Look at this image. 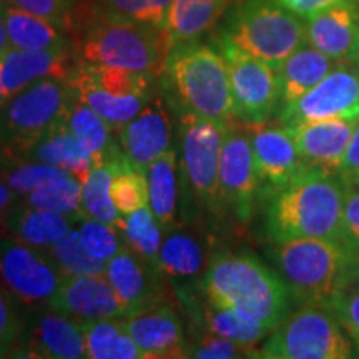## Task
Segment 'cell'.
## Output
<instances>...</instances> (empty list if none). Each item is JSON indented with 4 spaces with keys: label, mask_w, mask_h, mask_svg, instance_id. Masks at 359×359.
I'll list each match as a JSON object with an SVG mask.
<instances>
[{
    "label": "cell",
    "mask_w": 359,
    "mask_h": 359,
    "mask_svg": "<svg viewBox=\"0 0 359 359\" xmlns=\"http://www.w3.org/2000/svg\"><path fill=\"white\" fill-rule=\"evenodd\" d=\"M354 275H356V280L359 281V253L354 257Z\"/></svg>",
    "instance_id": "816d5d0a"
},
{
    "label": "cell",
    "mask_w": 359,
    "mask_h": 359,
    "mask_svg": "<svg viewBox=\"0 0 359 359\" xmlns=\"http://www.w3.org/2000/svg\"><path fill=\"white\" fill-rule=\"evenodd\" d=\"M218 47L226 60L235 116L246 125L268 122L280 102L278 70L241 50L223 35Z\"/></svg>",
    "instance_id": "7c38bea8"
},
{
    "label": "cell",
    "mask_w": 359,
    "mask_h": 359,
    "mask_svg": "<svg viewBox=\"0 0 359 359\" xmlns=\"http://www.w3.org/2000/svg\"><path fill=\"white\" fill-rule=\"evenodd\" d=\"M4 103H6V98H4V93H2V88H0V110H2Z\"/></svg>",
    "instance_id": "11a10c76"
},
{
    "label": "cell",
    "mask_w": 359,
    "mask_h": 359,
    "mask_svg": "<svg viewBox=\"0 0 359 359\" xmlns=\"http://www.w3.org/2000/svg\"><path fill=\"white\" fill-rule=\"evenodd\" d=\"M45 253L62 276L105 275L107 263L93 258L85 250L75 226L65 236H62L55 245L45 250Z\"/></svg>",
    "instance_id": "8d00e7d4"
},
{
    "label": "cell",
    "mask_w": 359,
    "mask_h": 359,
    "mask_svg": "<svg viewBox=\"0 0 359 359\" xmlns=\"http://www.w3.org/2000/svg\"><path fill=\"white\" fill-rule=\"evenodd\" d=\"M147 182L150 195L148 205L163 233L185 224L187 206L183 203V195L180 196V193L185 190V180L173 148L148 165Z\"/></svg>",
    "instance_id": "603a6c76"
},
{
    "label": "cell",
    "mask_w": 359,
    "mask_h": 359,
    "mask_svg": "<svg viewBox=\"0 0 359 359\" xmlns=\"http://www.w3.org/2000/svg\"><path fill=\"white\" fill-rule=\"evenodd\" d=\"M118 143L135 168L147 173L151 161L170 150L172 122L165 102L151 95L147 105L118 130Z\"/></svg>",
    "instance_id": "ffe728a7"
},
{
    "label": "cell",
    "mask_w": 359,
    "mask_h": 359,
    "mask_svg": "<svg viewBox=\"0 0 359 359\" xmlns=\"http://www.w3.org/2000/svg\"><path fill=\"white\" fill-rule=\"evenodd\" d=\"M75 230H77L85 250L93 258L102 259L105 263L127 246L122 231L118 228L111 226L109 223L98 222L95 218L85 217L79 219L75 223Z\"/></svg>",
    "instance_id": "60d3db41"
},
{
    "label": "cell",
    "mask_w": 359,
    "mask_h": 359,
    "mask_svg": "<svg viewBox=\"0 0 359 359\" xmlns=\"http://www.w3.org/2000/svg\"><path fill=\"white\" fill-rule=\"evenodd\" d=\"M210 258L206 241L198 233L187 230L185 224L163 233L158 266L172 281L183 283L203 276Z\"/></svg>",
    "instance_id": "d4e9b609"
},
{
    "label": "cell",
    "mask_w": 359,
    "mask_h": 359,
    "mask_svg": "<svg viewBox=\"0 0 359 359\" xmlns=\"http://www.w3.org/2000/svg\"><path fill=\"white\" fill-rule=\"evenodd\" d=\"M190 358H198V359L259 358V351L203 330V333L200 336L190 339Z\"/></svg>",
    "instance_id": "b9f144b4"
},
{
    "label": "cell",
    "mask_w": 359,
    "mask_h": 359,
    "mask_svg": "<svg viewBox=\"0 0 359 359\" xmlns=\"http://www.w3.org/2000/svg\"><path fill=\"white\" fill-rule=\"evenodd\" d=\"M222 35L276 70L308 42L302 17L275 0H241L231 8Z\"/></svg>",
    "instance_id": "52a82bcc"
},
{
    "label": "cell",
    "mask_w": 359,
    "mask_h": 359,
    "mask_svg": "<svg viewBox=\"0 0 359 359\" xmlns=\"http://www.w3.org/2000/svg\"><path fill=\"white\" fill-rule=\"evenodd\" d=\"M273 259L290 296L302 304L327 309L336 296L356 280L354 255L333 238L275 243Z\"/></svg>",
    "instance_id": "277c9868"
},
{
    "label": "cell",
    "mask_w": 359,
    "mask_h": 359,
    "mask_svg": "<svg viewBox=\"0 0 359 359\" xmlns=\"http://www.w3.org/2000/svg\"><path fill=\"white\" fill-rule=\"evenodd\" d=\"M255 167L259 182V195L269 196L288 187L293 180L309 168L296 147L288 127L258 123L250 125Z\"/></svg>",
    "instance_id": "2e32d148"
},
{
    "label": "cell",
    "mask_w": 359,
    "mask_h": 359,
    "mask_svg": "<svg viewBox=\"0 0 359 359\" xmlns=\"http://www.w3.org/2000/svg\"><path fill=\"white\" fill-rule=\"evenodd\" d=\"M19 203L67 215L75 223L87 217L82 206V182L70 173L43 183Z\"/></svg>",
    "instance_id": "836d02e7"
},
{
    "label": "cell",
    "mask_w": 359,
    "mask_h": 359,
    "mask_svg": "<svg viewBox=\"0 0 359 359\" xmlns=\"http://www.w3.org/2000/svg\"><path fill=\"white\" fill-rule=\"evenodd\" d=\"M173 0H98V15L137 22L167 30Z\"/></svg>",
    "instance_id": "74e56055"
},
{
    "label": "cell",
    "mask_w": 359,
    "mask_h": 359,
    "mask_svg": "<svg viewBox=\"0 0 359 359\" xmlns=\"http://www.w3.org/2000/svg\"><path fill=\"white\" fill-rule=\"evenodd\" d=\"M226 128L224 123L180 111V168L193 200L210 213H218L223 208L219 198V158Z\"/></svg>",
    "instance_id": "30bf717a"
},
{
    "label": "cell",
    "mask_w": 359,
    "mask_h": 359,
    "mask_svg": "<svg viewBox=\"0 0 359 359\" xmlns=\"http://www.w3.org/2000/svg\"><path fill=\"white\" fill-rule=\"evenodd\" d=\"M17 196L15 193L11 190V187L0 178V228H4V223L8 217V213L12 212L13 206L17 205Z\"/></svg>",
    "instance_id": "681fc988"
},
{
    "label": "cell",
    "mask_w": 359,
    "mask_h": 359,
    "mask_svg": "<svg viewBox=\"0 0 359 359\" xmlns=\"http://www.w3.org/2000/svg\"><path fill=\"white\" fill-rule=\"evenodd\" d=\"M120 231H122L125 243L130 250L135 251L138 257L145 258L147 262L158 266L163 230H161L158 219L151 212L150 205L123 217V224Z\"/></svg>",
    "instance_id": "d590c367"
},
{
    "label": "cell",
    "mask_w": 359,
    "mask_h": 359,
    "mask_svg": "<svg viewBox=\"0 0 359 359\" xmlns=\"http://www.w3.org/2000/svg\"><path fill=\"white\" fill-rule=\"evenodd\" d=\"M280 120L286 127L323 120H359V74L336 65L306 95L285 105Z\"/></svg>",
    "instance_id": "4fadbf2b"
},
{
    "label": "cell",
    "mask_w": 359,
    "mask_h": 359,
    "mask_svg": "<svg viewBox=\"0 0 359 359\" xmlns=\"http://www.w3.org/2000/svg\"><path fill=\"white\" fill-rule=\"evenodd\" d=\"M354 123L356 122L349 120H323L293 125L288 130L309 168H321L336 173L351 140Z\"/></svg>",
    "instance_id": "cb8c5ba5"
},
{
    "label": "cell",
    "mask_w": 359,
    "mask_h": 359,
    "mask_svg": "<svg viewBox=\"0 0 359 359\" xmlns=\"http://www.w3.org/2000/svg\"><path fill=\"white\" fill-rule=\"evenodd\" d=\"M339 241L353 253H359V188L348 185L344 191L343 215H341Z\"/></svg>",
    "instance_id": "bcb514c9"
},
{
    "label": "cell",
    "mask_w": 359,
    "mask_h": 359,
    "mask_svg": "<svg viewBox=\"0 0 359 359\" xmlns=\"http://www.w3.org/2000/svg\"><path fill=\"white\" fill-rule=\"evenodd\" d=\"M327 311L334 314L336 320L351 338L354 349L359 353V281L354 280L349 283L331 302Z\"/></svg>",
    "instance_id": "7bdbcfd3"
},
{
    "label": "cell",
    "mask_w": 359,
    "mask_h": 359,
    "mask_svg": "<svg viewBox=\"0 0 359 359\" xmlns=\"http://www.w3.org/2000/svg\"><path fill=\"white\" fill-rule=\"evenodd\" d=\"M353 62H354V65H356V72L359 74V52L356 53V57L353 58Z\"/></svg>",
    "instance_id": "db71d44e"
},
{
    "label": "cell",
    "mask_w": 359,
    "mask_h": 359,
    "mask_svg": "<svg viewBox=\"0 0 359 359\" xmlns=\"http://www.w3.org/2000/svg\"><path fill=\"white\" fill-rule=\"evenodd\" d=\"M65 122L75 137L82 142V145L87 148L95 165L109 163L123 155L120 143H115L111 137L115 130L100 115L79 102L77 98L72 102Z\"/></svg>",
    "instance_id": "4dcf8cb0"
},
{
    "label": "cell",
    "mask_w": 359,
    "mask_h": 359,
    "mask_svg": "<svg viewBox=\"0 0 359 359\" xmlns=\"http://www.w3.org/2000/svg\"><path fill=\"white\" fill-rule=\"evenodd\" d=\"M64 276L45 250L34 248L11 235L0 236V288L19 306H47Z\"/></svg>",
    "instance_id": "8fae6325"
},
{
    "label": "cell",
    "mask_w": 359,
    "mask_h": 359,
    "mask_svg": "<svg viewBox=\"0 0 359 359\" xmlns=\"http://www.w3.org/2000/svg\"><path fill=\"white\" fill-rule=\"evenodd\" d=\"M105 276L122 303L125 318L168 298L161 269L138 257L128 246L107 262Z\"/></svg>",
    "instance_id": "e0dca14e"
},
{
    "label": "cell",
    "mask_w": 359,
    "mask_h": 359,
    "mask_svg": "<svg viewBox=\"0 0 359 359\" xmlns=\"http://www.w3.org/2000/svg\"><path fill=\"white\" fill-rule=\"evenodd\" d=\"M122 323L147 359L190 358V339L185 334L182 318L168 298L122 318Z\"/></svg>",
    "instance_id": "ac0fdd59"
},
{
    "label": "cell",
    "mask_w": 359,
    "mask_h": 359,
    "mask_svg": "<svg viewBox=\"0 0 359 359\" xmlns=\"http://www.w3.org/2000/svg\"><path fill=\"white\" fill-rule=\"evenodd\" d=\"M286 11H290L294 15L302 17V19H309V17L316 15L326 8L336 6L339 2H346V0H275Z\"/></svg>",
    "instance_id": "c3c4849f"
},
{
    "label": "cell",
    "mask_w": 359,
    "mask_h": 359,
    "mask_svg": "<svg viewBox=\"0 0 359 359\" xmlns=\"http://www.w3.org/2000/svg\"><path fill=\"white\" fill-rule=\"evenodd\" d=\"M359 173V120L354 123V130L351 135V140L348 143L346 151L341 158L336 175L343 180L344 183L351 182V178Z\"/></svg>",
    "instance_id": "7dc6e473"
},
{
    "label": "cell",
    "mask_w": 359,
    "mask_h": 359,
    "mask_svg": "<svg viewBox=\"0 0 359 359\" xmlns=\"http://www.w3.org/2000/svg\"><path fill=\"white\" fill-rule=\"evenodd\" d=\"M74 219L67 215L37 208L25 203H17L4 223V230L24 243L39 250H47L55 245L74 228Z\"/></svg>",
    "instance_id": "83f0119b"
},
{
    "label": "cell",
    "mask_w": 359,
    "mask_h": 359,
    "mask_svg": "<svg viewBox=\"0 0 359 359\" xmlns=\"http://www.w3.org/2000/svg\"><path fill=\"white\" fill-rule=\"evenodd\" d=\"M6 2L22 11L43 17L64 30L70 24L75 0H6Z\"/></svg>",
    "instance_id": "f6af8a7d"
},
{
    "label": "cell",
    "mask_w": 359,
    "mask_h": 359,
    "mask_svg": "<svg viewBox=\"0 0 359 359\" xmlns=\"http://www.w3.org/2000/svg\"><path fill=\"white\" fill-rule=\"evenodd\" d=\"M82 326L87 358L90 359H147L120 320L79 321Z\"/></svg>",
    "instance_id": "d6a6232c"
},
{
    "label": "cell",
    "mask_w": 359,
    "mask_h": 359,
    "mask_svg": "<svg viewBox=\"0 0 359 359\" xmlns=\"http://www.w3.org/2000/svg\"><path fill=\"white\" fill-rule=\"evenodd\" d=\"M226 6L228 0H173L167 22L170 45L198 39L217 24Z\"/></svg>",
    "instance_id": "1f68e13d"
},
{
    "label": "cell",
    "mask_w": 359,
    "mask_h": 359,
    "mask_svg": "<svg viewBox=\"0 0 359 359\" xmlns=\"http://www.w3.org/2000/svg\"><path fill=\"white\" fill-rule=\"evenodd\" d=\"M180 296L188 302V311L190 314H195L201 330L210 331L217 336H223V338L253 349H257L259 341L269 334L266 327L231 311V309L213 306L208 302L206 304H198L191 298V294L187 293H182Z\"/></svg>",
    "instance_id": "f546056e"
},
{
    "label": "cell",
    "mask_w": 359,
    "mask_h": 359,
    "mask_svg": "<svg viewBox=\"0 0 359 359\" xmlns=\"http://www.w3.org/2000/svg\"><path fill=\"white\" fill-rule=\"evenodd\" d=\"M178 114H193L230 125L235 118L230 75L222 52L196 40L172 47L163 70Z\"/></svg>",
    "instance_id": "3957f363"
},
{
    "label": "cell",
    "mask_w": 359,
    "mask_h": 359,
    "mask_svg": "<svg viewBox=\"0 0 359 359\" xmlns=\"http://www.w3.org/2000/svg\"><path fill=\"white\" fill-rule=\"evenodd\" d=\"M110 196L123 217L147 206L150 201L147 173L135 168L130 161L118 167L111 178Z\"/></svg>",
    "instance_id": "ab89813d"
},
{
    "label": "cell",
    "mask_w": 359,
    "mask_h": 359,
    "mask_svg": "<svg viewBox=\"0 0 359 359\" xmlns=\"http://www.w3.org/2000/svg\"><path fill=\"white\" fill-rule=\"evenodd\" d=\"M308 43L336 62L353 60L359 52L356 0H346L306 19Z\"/></svg>",
    "instance_id": "7402d4cb"
},
{
    "label": "cell",
    "mask_w": 359,
    "mask_h": 359,
    "mask_svg": "<svg viewBox=\"0 0 359 359\" xmlns=\"http://www.w3.org/2000/svg\"><path fill=\"white\" fill-rule=\"evenodd\" d=\"M346 183L336 173L308 168L276 191L266 210V231L273 243L302 238L339 240Z\"/></svg>",
    "instance_id": "7a4b0ae2"
},
{
    "label": "cell",
    "mask_w": 359,
    "mask_h": 359,
    "mask_svg": "<svg viewBox=\"0 0 359 359\" xmlns=\"http://www.w3.org/2000/svg\"><path fill=\"white\" fill-rule=\"evenodd\" d=\"M20 338L11 356L35 359L87 358L82 326L77 320L47 306L27 309Z\"/></svg>",
    "instance_id": "5bb4252c"
},
{
    "label": "cell",
    "mask_w": 359,
    "mask_h": 359,
    "mask_svg": "<svg viewBox=\"0 0 359 359\" xmlns=\"http://www.w3.org/2000/svg\"><path fill=\"white\" fill-rule=\"evenodd\" d=\"M354 344L334 314L326 308L303 304L283 320L264 341V359H349Z\"/></svg>",
    "instance_id": "ba28073f"
},
{
    "label": "cell",
    "mask_w": 359,
    "mask_h": 359,
    "mask_svg": "<svg viewBox=\"0 0 359 359\" xmlns=\"http://www.w3.org/2000/svg\"><path fill=\"white\" fill-rule=\"evenodd\" d=\"M69 48L25 50L13 48L0 57V88L6 102L45 79L65 80L75 69Z\"/></svg>",
    "instance_id": "44dd1931"
},
{
    "label": "cell",
    "mask_w": 359,
    "mask_h": 359,
    "mask_svg": "<svg viewBox=\"0 0 359 359\" xmlns=\"http://www.w3.org/2000/svg\"><path fill=\"white\" fill-rule=\"evenodd\" d=\"M74 100L67 79L40 80L8 98L0 110V163L24 160L42 135L67 118Z\"/></svg>",
    "instance_id": "8992f818"
},
{
    "label": "cell",
    "mask_w": 359,
    "mask_h": 359,
    "mask_svg": "<svg viewBox=\"0 0 359 359\" xmlns=\"http://www.w3.org/2000/svg\"><path fill=\"white\" fill-rule=\"evenodd\" d=\"M348 185H353V187H356V188H359V173L356 175V177L354 178H351V182L348 183Z\"/></svg>",
    "instance_id": "f5cc1de1"
},
{
    "label": "cell",
    "mask_w": 359,
    "mask_h": 359,
    "mask_svg": "<svg viewBox=\"0 0 359 359\" xmlns=\"http://www.w3.org/2000/svg\"><path fill=\"white\" fill-rule=\"evenodd\" d=\"M338 64L339 62L325 55L311 43H303L278 69L281 105H290L306 95Z\"/></svg>",
    "instance_id": "4316f807"
},
{
    "label": "cell",
    "mask_w": 359,
    "mask_h": 359,
    "mask_svg": "<svg viewBox=\"0 0 359 359\" xmlns=\"http://www.w3.org/2000/svg\"><path fill=\"white\" fill-rule=\"evenodd\" d=\"M8 48H11V42H8L6 25H4L2 17H0V57H2L4 53L8 50Z\"/></svg>",
    "instance_id": "f907efd6"
},
{
    "label": "cell",
    "mask_w": 359,
    "mask_h": 359,
    "mask_svg": "<svg viewBox=\"0 0 359 359\" xmlns=\"http://www.w3.org/2000/svg\"><path fill=\"white\" fill-rule=\"evenodd\" d=\"M79 102L98 114L118 133L151 98L154 77L109 65H77L67 79Z\"/></svg>",
    "instance_id": "9c48e42d"
},
{
    "label": "cell",
    "mask_w": 359,
    "mask_h": 359,
    "mask_svg": "<svg viewBox=\"0 0 359 359\" xmlns=\"http://www.w3.org/2000/svg\"><path fill=\"white\" fill-rule=\"evenodd\" d=\"M65 173L69 172L34 160H19L8 161V163H0V178L11 187V190L15 193L19 201L24 200L34 190H37L39 187H42L43 183L58 177H64Z\"/></svg>",
    "instance_id": "f35d334b"
},
{
    "label": "cell",
    "mask_w": 359,
    "mask_h": 359,
    "mask_svg": "<svg viewBox=\"0 0 359 359\" xmlns=\"http://www.w3.org/2000/svg\"><path fill=\"white\" fill-rule=\"evenodd\" d=\"M115 168L109 163L95 165L88 178L82 183V206L87 217L109 223L120 230L123 215L116 210L110 196V183Z\"/></svg>",
    "instance_id": "e575fe53"
},
{
    "label": "cell",
    "mask_w": 359,
    "mask_h": 359,
    "mask_svg": "<svg viewBox=\"0 0 359 359\" xmlns=\"http://www.w3.org/2000/svg\"><path fill=\"white\" fill-rule=\"evenodd\" d=\"M200 290L213 306L231 309L269 333L290 313L291 296L283 278L250 253H215L201 276Z\"/></svg>",
    "instance_id": "6da1fadb"
},
{
    "label": "cell",
    "mask_w": 359,
    "mask_h": 359,
    "mask_svg": "<svg viewBox=\"0 0 359 359\" xmlns=\"http://www.w3.org/2000/svg\"><path fill=\"white\" fill-rule=\"evenodd\" d=\"M259 196V182L255 167L250 132L228 125L219 158V198L240 223L253 217Z\"/></svg>",
    "instance_id": "9a60e30c"
},
{
    "label": "cell",
    "mask_w": 359,
    "mask_h": 359,
    "mask_svg": "<svg viewBox=\"0 0 359 359\" xmlns=\"http://www.w3.org/2000/svg\"><path fill=\"white\" fill-rule=\"evenodd\" d=\"M19 304L0 288V358L11 356L20 338L24 314Z\"/></svg>",
    "instance_id": "ee69618b"
},
{
    "label": "cell",
    "mask_w": 359,
    "mask_h": 359,
    "mask_svg": "<svg viewBox=\"0 0 359 359\" xmlns=\"http://www.w3.org/2000/svg\"><path fill=\"white\" fill-rule=\"evenodd\" d=\"M47 308L77 321L125 318L122 303L105 275L64 276Z\"/></svg>",
    "instance_id": "d6986e66"
},
{
    "label": "cell",
    "mask_w": 359,
    "mask_h": 359,
    "mask_svg": "<svg viewBox=\"0 0 359 359\" xmlns=\"http://www.w3.org/2000/svg\"><path fill=\"white\" fill-rule=\"evenodd\" d=\"M170 50L167 30L98 13L80 43L87 64L109 65L154 79L163 75Z\"/></svg>",
    "instance_id": "5b68a950"
},
{
    "label": "cell",
    "mask_w": 359,
    "mask_h": 359,
    "mask_svg": "<svg viewBox=\"0 0 359 359\" xmlns=\"http://www.w3.org/2000/svg\"><path fill=\"white\" fill-rule=\"evenodd\" d=\"M0 17L6 25L8 42L13 48H25V50L69 48V40L60 27L43 17L13 7L6 0H0Z\"/></svg>",
    "instance_id": "f1b7e54d"
},
{
    "label": "cell",
    "mask_w": 359,
    "mask_h": 359,
    "mask_svg": "<svg viewBox=\"0 0 359 359\" xmlns=\"http://www.w3.org/2000/svg\"><path fill=\"white\" fill-rule=\"evenodd\" d=\"M24 160L40 161L65 170L82 183L95 167L92 155L75 137L65 120L53 125L47 133L42 135V138L30 148Z\"/></svg>",
    "instance_id": "484cf974"
}]
</instances>
